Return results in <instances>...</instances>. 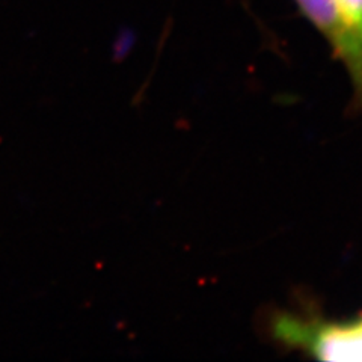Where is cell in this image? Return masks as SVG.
I'll return each mask as SVG.
<instances>
[{
    "label": "cell",
    "instance_id": "6da1fadb",
    "mask_svg": "<svg viewBox=\"0 0 362 362\" xmlns=\"http://www.w3.org/2000/svg\"><path fill=\"white\" fill-rule=\"evenodd\" d=\"M272 329L281 343L315 359L362 362V315L352 320H325L281 314Z\"/></svg>",
    "mask_w": 362,
    "mask_h": 362
},
{
    "label": "cell",
    "instance_id": "7a4b0ae2",
    "mask_svg": "<svg viewBox=\"0 0 362 362\" xmlns=\"http://www.w3.org/2000/svg\"><path fill=\"white\" fill-rule=\"evenodd\" d=\"M343 62L362 103V33L349 21L338 0H294Z\"/></svg>",
    "mask_w": 362,
    "mask_h": 362
}]
</instances>
